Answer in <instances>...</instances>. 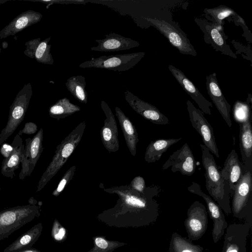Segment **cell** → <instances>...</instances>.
<instances>
[{
    "label": "cell",
    "mask_w": 252,
    "mask_h": 252,
    "mask_svg": "<svg viewBox=\"0 0 252 252\" xmlns=\"http://www.w3.org/2000/svg\"><path fill=\"white\" fill-rule=\"evenodd\" d=\"M160 189L156 186L149 187L144 194L132 189L130 192L113 190L120 199L113 208L105 210L96 216L100 221L110 227L137 228L152 224L159 214L158 201L155 197Z\"/></svg>",
    "instance_id": "cell-1"
},
{
    "label": "cell",
    "mask_w": 252,
    "mask_h": 252,
    "mask_svg": "<svg viewBox=\"0 0 252 252\" xmlns=\"http://www.w3.org/2000/svg\"><path fill=\"white\" fill-rule=\"evenodd\" d=\"M202 162L205 170L206 188L210 195L226 214L231 213L230 188L222 177L220 171L210 151L202 144Z\"/></svg>",
    "instance_id": "cell-2"
},
{
    "label": "cell",
    "mask_w": 252,
    "mask_h": 252,
    "mask_svg": "<svg viewBox=\"0 0 252 252\" xmlns=\"http://www.w3.org/2000/svg\"><path fill=\"white\" fill-rule=\"evenodd\" d=\"M86 127V123H80L58 145L52 159L42 175L37 186L36 191L43 189L66 163L80 142Z\"/></svg>",
    "instance_id": "cell-3"
},
{
    "label": "cell",
    "mask_w": 252,
    "mask_h": 252,
    "mask_svg": "<svg viewBox=\"0 0 252 252\" xmlns=\"http://www.w3.org/2000/svg\"><path fill=\"white\" fill-rule=\"evenodd\" d=\"M40 215L38 206H18L0 212V241Z\"/></svg>",
    "instance_id": "cell-4"
},
{
    "label": "cell",
    "mask_w": 252,
    "mask_h": 252,
    "mask_svg": "<svg viewBox=\"0 0 252 252\" xmlns=\"http://www.w3.org/2000/svg\"><path fill=\"white\" fill-rule=\"evenodd\" d=\"M32 85L25 84L10 106L8 121L0 132V145L11 136L23 121L32 94Z\"/></svg>",
    "instance_id": "cell-5"
},
{
    "label": "cell",
    "mask_w": 252,
    "mask_h": 252,
    "mask_svg": "<svg viewBox=\"0 0 252 252\" xmlns=\"http://www.w3.org/2000/svg\"><path fill=\"white\" fill-rule=\"evenodd\" d=\"M231 207L233 216L252 225V173L246 171L236 186Z\"/></svg>",
    "instance_id": "cell-6"
},
{
    "label": "cell",
    "mask_w": 252,
    "mask_h": 252,
    "mask_svg": "<svg viewBox=\"0 0 252 252\" xmlns=\"http://www.w3.org/2000/svg\"><path fill=\"white\" fill-rule=\"evenodd\" d=\"M143 52L92 58L79 64L80 68H97L115 71H127L136 65L144 57Z\"/></svg>",
    "instance_id": "cell-7"
},
{
    "label": "cell",
    "mask_w": 252,
    "mask_h": 252,
    "mask_svg": "<svg viewBox=\"0 0 252 252\" xmlns=\"http://www.w3.org/2000/svg\"><path fill=\"white\" fill-rule=\"evenodd\" d=\"M157 29L181 53L193 56L197 52L186 34L180 29L166 20L150 17H143Z\"/></svg>",
    "instance_id": "cell-8"
},
{
    "label": "cell",
    "mask_w": 252,
    "mask_h": 252,
    "mask_svg": "<svg viewBox=\"0 0 252 252\" xmlns=\"http://www.w3.org/2000/svg\"><path fill=\"white\" fill-rule=\"evenodd\" d=\"M187 106L191 125L201 136L203 145L219 158L213 127L205 118L203 112L196 108L190 100L187 101Z\"/></svg>",
    "instance_id": "cell-9"
},
{
    "label": "cell",
    "mask_w": 252,
    "mask_h": 252,
    "mask_svg": "<svg viewBox=\"0 0 252 252\" xmlns=\"http://www.w3.org/2000/svg\"><path fill=\"white\" fill-rule=\"evenodd\" d=\"M188 189L190 192L202 197L205 200L210 216L213 220L212 236L214 243H216L224 235L228 225L222 210L212 198L203 192L198 183L192 182L188 187Z\"/></svg>",
    "instance_id": "cell-10"
},
{
    "label": "cell",
    "mask_w": 252,
    "mask_h": 252,
    "mask_svg": "<svg viewBox=\"0 0 252 252\" xmlns=\"http://www.w3.org/2000/svg\"><path fill=\"white\" fill-rule=\"evenodd\" d=\"M43 130L41 128L32 138L26 139V144L21 159L22 168L19 178L24 180L32 172L43 150Z\"/></svg>",
    "instance_id": "cell-11"
},
{
    "label": "cell",
    "mask_w": 252,
    "mask_h": 252,
    "mask_svg": "<svg viewBox=\"0 0 252 252\" xmlns=\"http://www.w3.org/2000/svg\"><path fill=\"white\" fill-rule=\"evenodd\" d=\"M207 217L205 206L199 201L194 202L189 207L185 225L190 241L198 240L205 233L208 224Z\"/></svg>",
    "instance_id": "cell-12"
},
{
    "label": "cell",
    "mask_w": 252,
    "mask_h": 252,
    "mask_svg": "<svg viewBox=\"0 0 252 252\" xmlns=\"http://www.w3.org/2000/svg\"><path fill=\"white\" fill-rule=\"evenodd\" d=\"M169 167L173 173L179 172L183 175L191 176L194 173L195 158L187 143H185L169 157L162 165V170Z\"/></svg>",
    "instance_id": "cell-13"
},
{
    "label": "cell",
    "mask_w": 252,
    "mask_h": 252,
    "mask_svg": "<svg viewBox=\"0 0 252 252\" xmlns=\"http://www.w3.org/2000/svg\"><path fill=\"white\" fill-rule=\"evenodd\" d=\"M252 225L248 223L228 225L221 252H247V241Z\"/></svg>",
    "instance_id": "cell-14"
},
{
    "label": "cell",
    "mask_w": 252,
    "mask_h": 252,
    "mask_svg": "<svg viewBox=\"0 0 252 252\" xmlns=\"http://www.w3.org/2000/svg\"><path fill=\"white\" fill-rule=\"evenodd\" d=\"M195 21L203 32L205 42L210 44L217 51L234 59L237 57L227 44L222 28L205 20L196 19Z\"/></svg>",
    "instance_id": "cell-15"
},
{
    "label": "cell",
    "mask_w": 252,
    "mask_h": 252,
    "mask_svg": "<svg viewBox=\"0 0 252 252\" xmlns=\"http://www.w3.org/2000/svg\"><path fill=\"white\" fill-rule=\"evenodd\" d=\"M100 106L106 116L104 125L100 130L102 144L109 152H116L120 148L116 120L111 109L105 101H101Z\"/></svg>",
    "instance_id": "cell-16"
},
{
    "label": "cell",
    "mask_w": 252,
    "mask_h": 252,
    "mask_svg": "<svg viewBox=\"0 0 252 252\" xmlns=\"http://www.w3.org/2000/svg\"><path fill=\"white\" fill-rule=\"evenodd\" d=\"M124 95L132 109L145 119L157 125L169 124L168 119L155 106L141 100L129 91H125Z\"/></svg>",
    "instance_id": "cell-17"
},
{
    "label": "cell",
    "mask_w": 252,
    "mask_h": 252,
    "mask_svg": "<svg viewBox=\"0 0 252 252\" xmlns=\"http://www.w3.org/2000/svg\"><path fill=\"white\" fill-rule=\"evenodd\" d=\"M168 68L173 76L184 90L196 102L203 113L211 115V108L213 104L206 99L197 87L179 69L173 65H169Z\"/></svg>",
    "instance_id": "cell-18"
},
{
    "label": "cell",
    "mask_w": 252,
    "mask_h": 252,
    "mask_svg": "<svg viewBox=\"0 0 252 252\" xmlns=\"http://www.w3.org/2000/svg\"><path fill=\"white\" fill-rule=\"evenodd\" d=\"M206 88L208 94L218 110L229 127H231V106L226 100L220 87L216 73L206 76Z\"/></svg>",
    "instance_id": "cell-19"
},
{
    "label": "cell",
    "mask_w": 252,
    "mask_h": 252,
    "mask_svg": "<svg viewBox=\"0 0 252 252\" xmlns=\"http://www.w3.org/2000/svg\"><path fill=\"white\" fill-rule=\"evenodd\" d=\"M220 171L222 177L228 184L230 195L232 196L236 186L246 172L244 165L239 161L234 149L228 154Z\"/></svg>",
    "instance_id": "cell-20"
},
{
    "label": "cell",
    "mask_w": 252,
    "mask_h": 252,
    "mask_svg": "<svg viewBox=\"0 0 252 252\" xmlns=\"http://www.w3.org/2000/svg\"><path fill=\"white\" fill-rule=\"evenodd\" d=\"M96 46L91 48L92 51L98 52H116L137 47L140 43L130 38L112 32L105 35L102 39H96Z\"/></svg>",
    "instance_id": "cell-21"
},
{
    "label": "cell",
    "mask_w": 252,
    "mask_h": 252,
    "mask_svg": "<svg viewBox=\"0 0 252 252\" xmlns=\"http://www.w3.org/2000/svg\"><path fill=\"white\" fill-rule=\"evenodd\" d=\"M43 15L32 10L23 12L0 31V39L13 36L25 29L39 22Z\"/></svg>",
    "instance_id": "cell-22"
},
{
    "label": "cell",
    "mask_w": 252,
    "mask_h": 252,
    "mask_svg": "<svg viewBox=\"0 0 252 252\" xmlns=\"http://www.w3.org/2000/svg\"><path fill=\"white\" fill-rule=\"evenodd\" d=\"M252 115L239 123V145L243 164L246 171L252 173Z\"/></svg>",
    "instance_id": "cell-23"
},
{
    "label": "cell",
    "mask_w": 252,
    "mask_h": 252,
    "mask_svg": "<svg viewBox=\"0 0 252 252\" xmlns=\"http://www.w3.org/2000/svg\"><path fill=\"white\" fill-rule=\"evenodd\" d=\"M12 150L8 156L5 158L1 164V173L3 176L13 179L15 171L21 162L25 145L22 138L17 134L11 143Z\"/></svg>",
    "instance_id": "cell-24"
},
{
    "label": "cell",
    "mask_w": 252,
    "mask_h": 252,
    "mask_svg": "<svg viewBox=\"0 0 252 252\" xmlns=\"http://www.w3.org/2000/svg\"><path fill=\"white\" fill-rule=\"evenodd\" d=\"M116 115L119 121L126 146L132 156L136 154V145L139 141L135 126L118 107L115 108Z\"/></svg>",
    "instance_id": "cell-25"
},
{
    "label": "cell",
    "mask_w": 252,
    "mask_h": 252,
    "mask_svg": "<svg viewBox=\"0 0 252 252\" xmlns=\"http://www.w3.org/2000/svg\"><path fill=\"white\" fill-rule=\"evenodd\" d=\"M42 229L41 222L34 225L6 248L3 252H17L31 248L39 238Z\"/></svg>",
    "instance_id": "cell-26"
},
{
    "label": "cell",
    "mask_w": 252,
    "mask_h": 252,
    "mask_svg": "<svg viewBox=\"0 0 252 252\" xmlns=\"http://www.w3.org/2000/svg\"><path fill=\"white\" fill-rule=\"evenodd\" d=\"M181 139L180 137L177 139H159L152 141L146 148L145 161L148 163H154L159 160L164 153Z\"/></svg>",
    "instance_id": "cell-27"
},
{
    "label": "cell",
    "mask_w": 252,
    "mask_h": 252,
    "mask_svg": "<svg viewBox=\"0 0 252 252\" xmlns=\"http://www.w3.org/2000/svg\"><path fill=\"white\" fill-rule=\"evenodd\" d=\"M81 110V108L70 102L69 99L64 97L60 99L49 109V116L59 120L68 117Z\"/></svg>",
    "instance_id": "cell-28"
},
{
    "label": "cell",
    "mask_w": 252,
    "mask_h": 252,
    "mask_svg": "<svg viewBox=\"0 0 252 252\" xmlns=\"http://www.w3.org/2000/svg\"><path fill=\"white\" fill-rule=\"evenodd\" d=\"M86 85L85 78L82 75L71 76L65 83V86L71 94L79 102L84 104L88 102Z\"/></svg>",
    "instance_id": "cell-29"
},
{
    "label": "cell",
    "mask_w": 252,
    "mask_h": 252,
    "mask_svg": "<svg viewBox=\"0 0 252 252\" xmlns=\"http://www.w3.org/2000/svg\"><path fill=\"white\" fill-rule=\"evenodd\" d=\"M203 248L177 233L171 236L168 252H203Z\"/></svg>",
    "instance_id": "cell-30"
},
{
    "label": "cell",
    "mask_w": 252,
    "mask_h": 252,
    "mask_svg": "<svg viewBox=\"0 0 252 252\" xmlns=\"http://www.w3.org/2000/svg\"><path fill=\"white\" fill-rule=\"evenodd\" d=\"M94 247L88 252H117L115 250L127 245L126 243L115 240H107L104 236L93 237Z\"/></svg>",
    "instance_id": "cell-31"
},
{
    "label": "cell",
    "mask_w": 252,
    "mask_h": 252,
    "mask_svg": "<svg viewBox=\"0 0 252 252\" xmlns=\"http://www.w3.org/2000/svg\"><path fill=\"white\" fill-rule=\"evenodd\" d=\"M49 37L41 41L38 44L35 52L34 59L39 63L52 65L54 61L50 53L51 45L48 43L50 40Z\"/></svg>",
    "instance_id": "cell-32"
},
{
    "label": "cell",
    "mask_w": 252,
    "mask_h": 252,
    "mask_svg": "<svg viewBox=\"0 0 252 252\" xmlns=\"http://www.w3.org/2000/svg\"><path fill=\"white\" fill-rule=\"evenodd\" d=\"M204 12L211 16L214 24L222 26L223 20L230 15H235L234 11L225 6H220L213 8H206Z\"/></svg>",
    "instance_id": "cell-33"
},
{
    "label": "cell",
    "mask_w": 252,
    "mask_h": 252,
    "mask_svg": "<svg viewBox=\"0 0 252 252\" xmlns=\"http://www.w3.org/2000/svg\"><path fill=\"white\" fill-rule=\"evenodd\" d=\"M76 168V166L73 165L66 171L61 179V181H60L57 188L53 191V195L57 197L61 194L66 185L73 178L75 174Z\"/></svg>",
    "instance_id": "cell-34"
},
{
    "label": "cell",
    "mask_w": 252,
    "mask_h": 252,
    "mask_svg": "<svg viewBox=\"0 0 252 252\" xmlns=\"http://www.w3.org/2000/svg\"><path fill=\"white\" fill-rule=\"evenodd\" d=\"M67 235L66 229L58 220L55 219L53 222L51 231V236L53 240L57 242L62 243L66 239Z\"/></svg>",
    "instance_id": "cell-35"
},
{
    "label": "cell",
    "mask_w": 252,
    "mask_h": 252,
    "mask_svg": "<svg viewBox=\"0 0 252 252\" xmlns=\"http://www.w3.org/2000/svg\"><path fill=\"white\" fill-rule=\"evenodd\" d=\"M251 115L249 105L242 102H236L234 106V115L236 121L241 123Z\"/></svg>",
    "instance_id": "cell-36"
},
{
    "label": "cell",
    "mask_w": 252,
    "mask_h": 252,
    "mask_svg": "<svg viewBox=\"0 0 252 252\" xmlns=\"http://www.w3.org/2000/svg\"><path fill=\"white\" fill-rule=\"evenodd\" d=\"M41 41L40 38L32 39L25 43L26 46L24 54L32 59H34L35 50Z\"/></svg>",
    "instance_id": "cell-37"
},
{
    "label": "cell",
    "mask_w": 252,
    "mask_h": 252,
    "mask_svg": "<svg viewBox=\"0 0 252 252\" xmlns=\"http://www.w3.org/2000/svg\"><path fill=\"white\" fill-rule=\"evenodd\" d=\"M130 186L132 189L141 194L145 193L147 188L144 179L140 176L135 177L132 180L130 183Z\"/></svg>",
    "instance_id": "cell-38"
},
{
    "label": "cell",
    "mask_w": 252,
    "mask_h": 252,
    "mask_svg": "<svg viewBox=\"0 0 252 252\" xmlns=\"http://www.w3.org/2000/svg\"><path fill=\"white\" fill-rule=\"evenodd\" d=\"M28 1H33V2H42L45 4H47L46 7L48 8V7L53 4L56 3L59 4H70V3H74V4H81V3H85L86 2L83 0H28Z\"/></svg>",
    "instance_id": "cell-39"
},
{
    "label": "cell",
    "mask_w": 252,
    "mask_h": 252,
    "mask_svg": "<svg viewBox=\"0 0 252 252\" xmlns=\"http://www.w3.org/2000/svg\"><path fill=\"white\" fill-rule=\"evenodd\" d=\"M37 130V126L33 122H28L25 124L23 128L17 133L19 136L23 134H32L35 133Z\"/></svg>",
    "instance_id": "cell-40"
},
{
    "label": "cell",
    "mask_w": 252,
    "mask_h": 252,
    "mask_svg": "<svg viewBox=\"0 0 252 252\" xmlns=\"http://www.w3.org/2000/svg\"><path fill=\"white\" fill-rule=\"evenodd\" d=\"M17 252H40V251L36 249L30 248V249L22 250L21 251H19Z\"/></svg>",
    "instance_id": "cell-41"
},
{
    "label": "cell",
    "mask_w": 252,
    "mask_h": 252,
    "mask_svg": "<svg viewBox=\"0 0 252 252\" xmlns=\"http://www.w3.org/2000/svg\"><path fill=\"white\" fill-rule=\"evenodd\" d=\"M9 0H0V4H3L4 3L6 2L7 1H8Z\"/></svg>",
    "instance_id": "cell-42"
},
{
    "label": "cell",
    "mask_w": 252,
    "mask_h": 252,
    "mask_svg": "<svg viewBox=\"0 0 252 252\" xmlns=\"http://www.w3.org/2000/svg\"><path fill=\"white\" fill-rule=\"evenodd\" d=\"M1 48L0 47V53H1Z\"/></svg>",
    "instance_id": "cell-43"
}]
</instances>
